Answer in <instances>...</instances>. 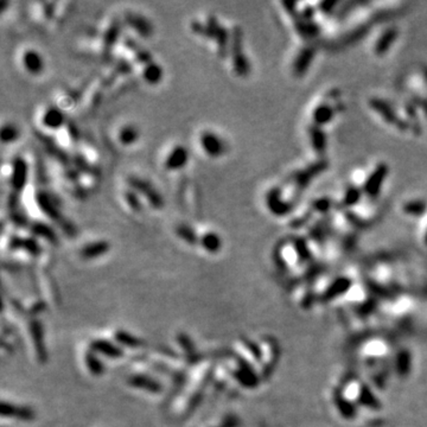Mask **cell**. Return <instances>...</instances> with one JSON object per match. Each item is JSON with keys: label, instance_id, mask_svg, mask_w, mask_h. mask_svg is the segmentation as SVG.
Here are the masks:
<instances>
[{"label": "cell", "instance_id": "obj_10", "mask_svg": "<svg viewBox=\"0 0 427 427\" xmlns=\"http://www.w3.org/2000/svg\"><path fill=\"white\" fill-rule=\"evenodd\" d=\"M108 246L106 243L101 242V243H96V245H92L87 247V248H84L83 252H82V255L84 258H95L97 255H100V254L104 253L107 250Z\"/></svg>", "mask_w": 427, "mask_h": 427}, {"label": "cell", "instance_id": "obj_3", "mask_svg": "<svg viewBox=\"0 0 427 427\" xmlns=\"http://www.w3.org/2000/svg\"><path fill=\"white\" fill-rule=\"evenodd\" d=\"M130 383L134 386V387L145 389V391H147L150 393H160L163 391L162 385H160L159 382H157L156 380H153L151 379V377L145 376V375H137V376L131 377Z\"/></svg>", "mask_w": 427, "mask_h": 427}, {"label": "cell", "instance_id": "obj_12", "mask_svg": "<svg viewBox=\"0 0 427 427\" xmlns=\"http://www.w3.org/2000/svg\"><path fill=\"white\" fill-rule=\"evenodd\" d=\"M160 75H162V70L157 65L148 66V68L145 71V78L148 82H157L160 78Z\"/></svg>", "mask_w": 427, "mask_h": 427}, {"label": "cell", "instance_id": "obj_11", "mask_svg": "<svg viewBox=\"0 0 427 427\" xmlns=\"http://www.w3.org/2000/svg\"><path fill=\"white\" fill-rule=\"evenodd\" d=\"M87 365H88L89 370H91V373L94 374V375H100V374L103 373L102 363L96 358L95 355H93V354L87 355Z\"/></svg>", "mask_w": 427, "mask_h": 427}, {"label": "cell", "instance_id": "obj_6", "mask_svg": "<svg viewBox=\"0 0 427 427\" xmlns=\"http://www.w3.org/2000/svg\"><path fill=\"white\" fill-rule=\"evenodd\" d=\"M63 120H65V117L61 111L57 108H49L43 115V125L48 129H58L63 123Z\"/></svg>", "mask_w": 427, "mask_h": 427}, {"label": "cell", "instance_id": "obj_5", "mask_svg": "<svg viewBox=\"0 0 427 427\" xmlns=\"http://www.w3.org/2000/svg\"><path fill=\"white\" fill-rule=\"evenodd\" d=\"M92 348L96 351V353L103 354L108 356V357L117 358V357H120V356H122V350L120 349L118 346L111 343L110 340H103V339L95 340V342L93 343Z\"/></svg>", "mask_w": 427, "mask_h": 427}, {"label": "cell", "instance_id": "obj_7", "mask_svg": "<svg viewBox=\"0 0 427 427\" xmlns=\"http://www.w3.org/2000/svg\"><path fill=\"white\" fill-rule=\"evenodd\" d=\"M201 242L203 248L210 253H216L221 249V239L219 235L212 233V231L205 233L203 237H202Z\"/></svg>", "mask_w": 427, "mask_h": 427}, {"label": "cell", "instance_id": "obj_1", "mask_svg": "<svg viewBox=\"0 0 427 427\" xmlns=\"http://www.w3.org/2000/svg\"><path fill=\"white\" fill-rule=\"evenodd\" d=\"M201 146L204 153H207L208 156L212 157V158L223 155L224 150H226V145H224L223 140L215 132H211V131H207V132H203V134H202Z\"/></svg>", "mask_w": 427, "mask_h": 427}, {"label": "cell", "instance_id": "obj_13", "mask_svg": "<svg viewBox=\"0 0 427 427\" xmlns=\"http://www.w3.org/2000/svg\"><path fill=\"white\" fill-rule=\"evenodd\" d=\"M16 137H17V131L13 126H5V127H4L3 134H2L3 141H7V140L11 141V140H13Z\"/></svg>", "mask_w": 427, "mask_h": 427}, {"label": "cell", "instance_id": "obj_8", "mask_svg": "<svg viewBox=\"0 0 427 427\" xmlns=\"http://www.w3.org/2000/svg\"><path fill=\"white\" fill-rule=\"evenodd\" d=\"M139 137V132L136 127L132 125H127L121 127L119 131V140L122 145H132Z\"/></svg>", "mask_w": 427, "mask_h": 427}, {"label": "cell", "instance_id": "obj_4", "mask_svg": "<svg viewBox=\"0 0 427 427\" xmlns=\"http://www.w3.org/2000/svg\"><path fill=\"white\" fill-rule=\"evenodd\" d=\"M186 160H188V152H186V150L183 146H177L167 156L165 165L167 168H178L184 166Z\"/></svg>", "mask_w": 427, "mask_h": 427}, {"label": "cell", "instance_id": "obj_2", "mask_svg": "<svg viewBox=\"0 0 427 427\" xmlns=\"http://www.w3.org/2000/svg\"><path fill=\"white\" fill-rule=\"evenodd\" d=\"M22 62L24 68L31 74H39L44 69V59L42 55L33 49H28L22 55Z\"/></svg>", "mask_w": 427, "mask_h": 427}, {"label": "cell", "instance_id": "obj_9", "mask_svg": "<svg viewBox=\"0 0 427 427\" xmlns=\"http://www.w3.org/2000/svg\"><path fill=\"white\" fill-rule=\"evenodd\" d=\"M115 338H117L118 342L122 343L123 346H127L131 348H137L141 344V342L137 338V337H134L133 335H131V333L126 331H119L117 335H115Z\"/></svg>", "mask_w": 427, "mask_h": 427}]
</instances>
